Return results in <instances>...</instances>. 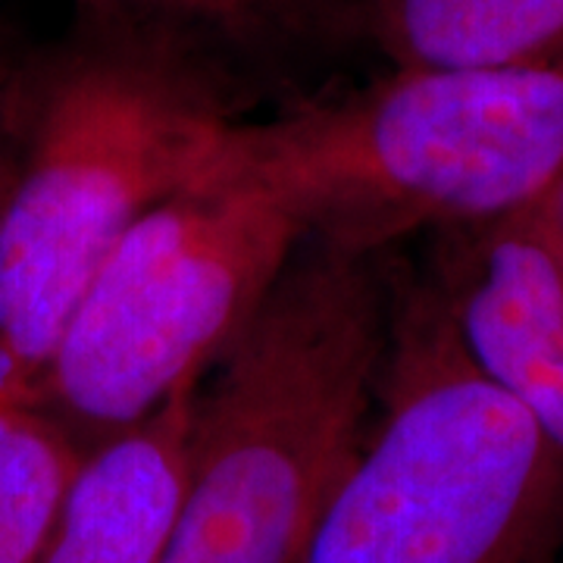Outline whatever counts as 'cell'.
I'll return each instance as SVG.
<instances>
[{
	"instance_id": "obj_1",
	"label": "cell",
	"mask_w": 563,
	"mask_h": 563,
	"mask_svg": "<svg viewBox=\"0 0 563 563\" xmlns=\"http://www.w3.org/2000/svg\"><path fill=\"white\" fill-rule=\"evenodd\" d=\"M257 95L173 25L73 3L25 47L0 207V404L38 379L85 285L157 203L210 166Z\"/></svg>"
},
{
	"instance_id": "obj_2",
	"label": "cell",
	"mask_w": 563,
	"mask_h": 563,
	"mask_svg": "<svg viewBox=\"0 0 563 563\" xmlns=\"http://www.w3.org/2000/svg\"><path fill=\"white\" fill-rule=\"evenodd\" d=\"M213 161L257 185L301 242L383 257L536 207L563 176V66L395 69L242 120Z\"/></svg>"
},
{
	"instance_id": "obj_3",
	"label": "cell",
	"mask_w": 563,
	"mask_h": 563,
	"mask_svg": "<svg viewBox=\"0 0 563 563\" xmlns=\"http://www.w3.org/2000/svg\"><path fill=\"white\" fill-rule=\"evenodd\" d=\"M385 347V257L298 244L198 385L161 563H301L366 435Z\"/></svg>"
},
{
	"instance_id": "obj_4",
	"label": "cell",
	"mask_w": 563,
	"mask_h": 563,
	"mask_svg": "<svg viewBox=\"0 0 563 563\" xmlns=\"http://www.w3.org/2000/svg\"><path fill=\"white\" fill-rule=\"evenodd\" d=\"M385 279L376 413L301 563H548L563 451L466 357L426 273L385 254Z\"/></svg>"
},
{
	"instance_id": "obj_5",
	"label": "cell",
	"mask_w": 563,
	"mask_h": 563,
	"mask_svg": "<svg viewBox=\"0 0 563 563\" xmlns=\"http://www.w3.org/2000/svg\"><path fill=\"white\" fill-rule=\"evenodd\" d=\"M298 244L276 201L210 161L107 254L20 404L81 454L132 432L201 385Z\"/></svg>"
},
{
	"instance_id": "obj_6",
	"label": "cell",
	"mask_w": 563,
	"mask_h": 563,
	"mask_svg": "<svg viewBox=\"0 0 563 563\" xmlns=\"http://www.w3.org/2000/svg\"><path fill=\"white\" fill-rule=\"evenodd\" d=\"M426 276L466 357L563 451V247L539 203L435 232Z\"/></svg>"
},
{
	"instance_id": "obj_7",
	"label": "cell",
	"mask_w": 563,
	"mask_h": 563,
	"mask_svg": "<svg viewBox=\"0 0 563 563\" xmlns=\"http://www.w3.org/2000/svg\"><path fill=\"white\" fill-rule=\"evenodd\" d=\"M198 388L85 454L38 563H161L188 476Z\"/></svg>"
},
{
	"instance_id": "obj_8",
	"label": "cell",
	"mask_w": 563,
	"mask_h": 563,
	"mask_svg": "<svg viewBox=\"0 0 563 563\" xmlns=\"http://www.w3.org/2000/svg\"><path fill=\"white\" fill-rule=\"evenodd\" d=\"M173 25L261 98L369 44V0H73Z\"/></svg>"
},
{
	"instance_id": "obj_9",
	"label": "cell",
	"mask_w": 563,
	"mask_h": 563,
	"mask_svg": "<svg viewBox=\"0 0 563 563\" xmlns=\"http://www.w3.org/2000/svg\"><path fill=\"white\" fill-rule=\"evenodd\" d=\"M369 47L395 69H558L563 0H369Z\"/></svg>"
},
{
	"instance_id": "obj_10",
	"label": "cell",
	"mask_w": 563,
	"mask_h": 563,
	"mask_svg": "<svg viewBox=\"0 0 563 563\" xmlns=\"http://www.w3.org/2000/svg\"><path fill=\"white\" fill-rule=\"evenodd\" d=\"M81 461L38 410L0 404V563H38Z\"/></svg>"
},
{
	"instance_id": "obj_11",
	"label": "cell",
	"mask_w": 563,
	"mask_h": 563,
	"mask_svg": "<svg viewBox=\"0 0 563 563\" xmlns=\"http://www.w3.org/2000/svg\"><path fill=\"white\" fill-rule=\"evenodd\" d=\"M25 44L0 29V207L7 198V188L13 179L16 163V122H13V103H16V76H20Z\"/></svg>"
},
{
	"instance_id": "obj_12",
	"label": "cell",
	"mask_w": 563,
	"mask_h": 563,
	"mask_svg": "<svg viewBox=\"0 0 563 563\" xmlns=\"http://www.w3.org/2000/svg\"><path fill=\"white\" fill-rule=\"evenodd\" d=\"M539 213H542L544 225L551 229V235L563 247V176L551 185V191L539 201Z\"/></svg>"
}]
</instances>
